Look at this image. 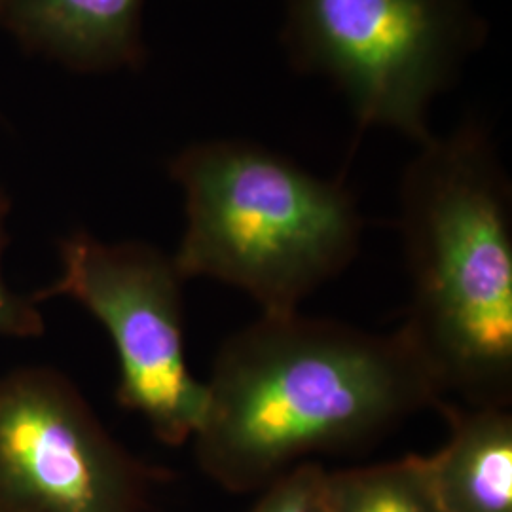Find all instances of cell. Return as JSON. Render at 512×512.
I'll return each instance as SVG.
<instances>
[{"instance_id": "obj_11", "label": "cell", "mask_w": 512, "mask_h": 512, "mask_svg": "<svg viewBox=\"0 0 512 512\" xmlns=\"http://www.w3.org/2000/svg\"><path fill=\"white\" fill-rule=\"evenodd\" d=\"M10 213V200L0 190V262L2 251L8 243L6 219ZM44 332V317L37 308V302L27 296L16 294L0 274V336L8 338H35Z\"/></svg>"}, {"instance_id": "obj_1", "label": "cell", "mask_w": 512, "mask_h": 512, "mask_svg": "<svg viewBox=\"0 0 512 512\" xmlns=\"http://www.w3.org/2000/svg\"><path fill=\"white\" fill-rule=\"evenodd\" d=\"M442 403L399 330L264 313L220 346L192 440L205 475L247 494L310 456L366 446Z\"/></svg>"}, {"instance_id": "obj_5", "label": "cell", "mask_w": 512, "mask_h": 512, "mask_svg": "<svg viewBox=\"0 0 512 512\" xmlns=\"http://www.w3.org/2000/svg\"><path fill=\"white\" fill-rule=\"evenodd\" d=\"M61 275L35 302L69 296L107 329L118 355L116 399L148 421L167 446L192 440L205 382L188 366L183 275L147 243H105L86 232L61 241Z\"/></svg>"}, {"instance_id": "obj_7", "label": "cell", "mask_w": 512, "mask_h": 512, "mask_svg": "<svg viewBox=\"0 0 512 512\" xmlns=\"http://www.w3.org/2000/svg\"><path fill=\"white\" fill-rule=\"evenodd\" d=\"M145 0H0V25L35 54L80 73L139 69Z\"/></svg>"}, {"instance_id": "obj_3", "label": "cell", "mask_w": 512, "mask_h": 512, "mask_svg": "<svg viewBox=\"0 0 512 512\" xmlns=\"http://www.w3.org/2000/svg\"><path fill=\"white\" fill-rule=\"evenodd\" d=\"M169 175L183 188V239L173 262L249 294L264 313H293L342 274L365 220L338 179L243 139H209L179 152Z\"/></svg>"}, {"instance_id": "obj_2", "label": "cell", "mask_w": 512, "mask_h": 512, "mask_svg": "<svg viewBox=\"0 0 512 512\" xmlns=\"http://www.w3.org/2000/svg\"><path fill=\"white\" fill-rule=\"evenodd\" d=\"M418 147L399 188L410 275L399 334L442 401L511 408V179L475 120Z\"/></svg>"}, {"instance_id": "obj_9", "label": "cell", "mask_w": 512, "mask_h": 512, "mask_svg": "<svg viewBox=\"0 0 512 512\" xmlns=\"http://www.w3.org/2000/svg\"><path fill=\"white\" fill-rule=\"evenodd\" d=\"M330 512H442L427 458L327 473Z\"/></svg>"}, {"instance_id": "obj_6", "label": "cell", "mask_w": 512, "mask_h": 512, "mask_svg": "<svg viewBox=\"0 0 512 512\" xmlns=\"http://www.w3.org/2000/svg\"><path fill=\"white\" fill-rule=\"evenodd\" d=\"M160 476L54 368L0 378V512H145Z\"/></svg>"}, {"instance_id": "obj_4", "label": "cell", "mask_w": 512, "mask_h": 512, "mask_svg": "<svg viewBox=\"0 0 512 512\" xmlns=\"http://www.w3.org/2000/svg\"><path fill=\"white\" fill-rule=\"evenodd\" d=\"M488 35L478 0H283L291 65L338 88L357 137L385 128L425 143L435 101Z\"/></svg>"}, {"instance_id": "obj_10", "label": "cell", "mask_w": 512, "mask_h": 512, "mask_svg": "<svg viewBox=\"0 0 512 512\" xmlns=\"http://www.w3.org/2000/svg\"><path fill=\"white\" fill-rule=\"evenodd\" d=\"M262 492L251 512H330L327 471L313 461L294 465Z\"/></svg>"}, {"instance_id": "obj_8", "label": "cell", "mask_w": 512, "mask_h": 512, "mask_svg": "<svg viewBox=\"0 0 512 512\" xmlns=\"http://www.w3.org/2000/svg\"><path fill=\"white\" fill-rule=\"evenodd\" d=\"M450 435L427 456L442 512H512V414L505 406H439Z\"/></svg>"}]
</instances>
